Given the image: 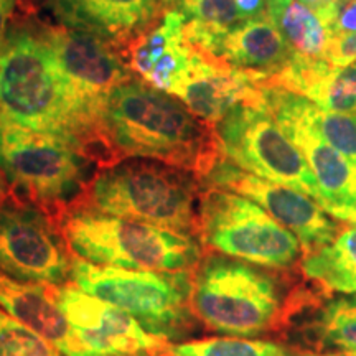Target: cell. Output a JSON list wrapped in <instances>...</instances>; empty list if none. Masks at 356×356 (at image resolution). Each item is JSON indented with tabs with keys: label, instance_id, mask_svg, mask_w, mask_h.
Returning a JSON list of instances; mask_svg holds the SVG:
<instances>
[{
	"label": "cell",
	"instance_id": "obj_12",
	"mask_svg": "<svg viewBox=\"0 0 356 356\" xmlns=\"http://www.w3.org/2000/svg\"><path fill=\"white\" fill-rule=\"evenodd\" d=\"M184 42L202 55L236 70L273 76L292 60V48L269 13L241 20L226 32H216L198 22L186 20Z\"/></svg>",
	"mask_w": 356,
	"mask_h": 356
},
{
	"label": "cell",
	"instance_id": "obj_29",
	"mask_svg": "<svg viewBox=\"0 0 356 356\" xmlns=\"http://www.w3.org/2000/svg\"><path fill=\"white\" fill-rule=\"evenodd\" d=\"M299 2L305 3L307 7L314 8L320 19L323 20V24L333 29V25H335V22L338 19V15H340L341 8H343L346 3V0H299Z\"/></svg>",
	"mask_w": 356,
	"mask_h": 356
},
{
	"label": "cell",
	"instance_id": "obj_38",
	"mask_svg": "<svg viewBox=\"0 0 356 356\" xmlns=\"http://www.w3.org/2000/svg\"><path fill=\"white\" fill-rule=\"evenodd\" d=\"M160 2H162V6H168V7H172V8H177L178 2H180V0H160Z\"/></svg>",
	"mask_w": 356,
	"mask_h": 356
},
{
	"label": "cell",
	"instance_id": "obj_16",
	"mask_svg": "<svg viewBox=\"0 0 356 356\" xmlns=\"http://www.w3.org/2000/svg\"><path fill=\"white\" fill-rule=\"evenodd\" d=\"M257 74L236 70L195 51L184 76L170 91L198 119L216 126L239 104L264 106V92Z\"/></svg>",
	"mask_w": 356,
	"mask_h": 356
},
{
	"label": "cell",
	"instance_id": "obj_24",
	"mask_svg": "<svg viewBox=\"0 0 356 356\" xmlns=\"http://www.w3.org/2000/svg\"><path fill=\"white\" fill-rule=\"evenodd\" d=\"M315 333L323 348L356 356V293L328 302L315 320Z\"/></svg>",
	"mask_w": 356,
	"mask_h": 356
},
{
	"label": "cell",
	"instance_id": "obj_36",
	"mask_svg": "<svg viewBox=\"0 0 356 356\" xmlns=\"http://www.w3.org/2000/svg\"><path fill=\"white\" fill-rule=\"evenodd\" d=\"M3 180H6V178H3L2 172H0V203L6 200V185H3Z\"/></svg>",
	"mask_w": 356,
	"mask_h": 356
},
{
	"label": "cell",
	"instance_id": "obj_8",
	"mask_svg": "<svg viewBox=\"0 0 356 356\" xmlns=\"http://www.w3.org/2000/svg\"><path fill=\"white\" fill-rule=\"evenodd\" d=\"M198 221L204 246L264 269H289L304 249L292 231L233 191L208 186L200 198Z\"/></svg>",
	"mask_w": 356,
	"mask_h": 356
},
{
	"label": "cell",
	"instance_id": "obj_13",
	"mask_svg": "<svg viewBox=\"0 0 356 356\" xmlns=\"http://www.w3.org/2000/svg\"><path fill=\"white\" fill-rule=\"evenodd\" d=\"M259 86L264 92L266 109L304 154L317 181L320 207L327 213L340 208H355L356 167L300 118L293 109L287 89L267 84Z\"/></svg>",
	"mask_w": 356,
	"mask_h": 356
},
{
	"label": "cell",
	"instance_id": "obj_11",
	"mask_svg": "<svg viewBox=\"0 0 356 356\" xmlns=\"http://www.w3.org/2000/svg\"><path fill=\"white\" fill-rule=\"evenodd\" d=\"M202 180L211 188L233 191L259 204L299 238L305 251L332 243L340 231L337 221L320 207L317 200L304 191L264 180L221 157Z\"/></svg>",
	"mask_w": 356,
	"mask_h": 356
},
{
	"label": "cell",
	"instance_id": "obj_21",
	"mask_svg": "<svg viewBox=\"0 0 356 356\" xmlns=\"http://www.w3.org/2000/svg\"><path fill=\"white\" fill-rule=\"evenodd\" d=\"M275 24L286 37L293 55L309 60H325L333 33L314 8L307 7L299 0H292L291 6L280 12Z\"/></svg>",
	"mask_w": 356,
	"mask_h": 356
},
{
	"label": "cell",
	"instance_id": "obj_30",
	"mask_svg": "<svg viewBox=\"0 0 356 356\" xmlns=\"http://www.w3.org/2000/svg\"><path fill=\"white\" fill-rule=\"evenodd\" d=\"M332 32L333 35L356 32V0H346L335 25H333Z\"/></svg>",
	"mask_w": 356,
	"mask_h": 356
},
{
	"label": "cell",
	"instance_id": "obj_25",
	"mask_svg": "<svg viewBox=\"0 0 356 356\" xmlns=\"http://www.w3.org/2000/svg\"><path fill=\"white\" fill-rule=\"evenodd\" d=\"M160 353L165 356H289V350L274 341L221 335L165 343Z\"/></svg>",
	"mask_w": 356,
	"mask_h": 356
},
{
	"label": "cell",
	"instance_id": "obj_3",
	"mask_svg": "<svg viewBox=\"0 0 356 356\" xmlns=\"http://www.w3.org/2000/svg\"><path fill=\"white\" fill-rule=\"evenodd\" d=\"M200 185L197 173L185 168L129 159L92 178L89 208L198 238Z\"/></svg>",
	"mask_w": 356,
	"mask_h": 356
},
{
	"label": "cell",
	"instance_id": "obj_15",
	"mask_svg": "<svg viewBox=\"0 0 356 356\" xmlns=\"http://www.w3.org/2000/svg\"><path fill=\"white\" fill-rule=\"evenodd\" d=\"M44 32L74 91L101 121L111 95L132 79L129 66L114 51L113 43L96 35L65 26L44 29Z\"/></svg>",
	"mask_w": 356,
	"mask_h": 356
},
{
	"label": "cell",
	"instance_id": "obj_32",
	"mask_svg": "<svg viewBox=\"0 0 356 356\" xmlns=\"http://www.w3.org/2000/svg\"><path fill=\"white\" fill-rule=\"evenodd\" d=\"M239 15L243 20L262 15L264 12V0H236Z\"/></svg>",
	"mask_w": 356,
	"mask_h": 356
},
{
	"label": "cell",
	"instance_id": "obj_27",
	"mask_svg": "<svg viewBox=\"0 0 356 356\" xmlns=\"http://www.w3.org/2000/svg\"><path fill=\"white\" fill-rule=\"evenodd\" d=\"M186 20L198 22L204 26L226 32L241 22L236 0H180L177 6Z\"/></svg>",
	"mask_w": 356,
	"mask_h": 356
},
{
	"label": "cell",
	"instance_id": "obj_14",
	"mask_svg": "<svg viewBox=\"0 0 356 356\" xmlns=\"http://www.w3.org/2000/svg\"><path fill=\"white\" fill-rule=\"evenodd\" d=\"M51 293L79 341L92 353L129 356L160 351L165 345L163 340L147 333L127 312L81 291L74 284L53 287Z\"/></svg>",
	"mask_w": 356,
	"mask_h": 356
},
{
	"label": "cell",
	"instance_id": "obj_28",
	"mask_svg": "<svg viewBox=\"0 0 356 356\" xmlns=\"http://www.w3.org/2000/svg\"><path fill=\"white\" fill-rule=\"evenodd\" d=\"M325 60L333 66H348L356 63V32L332 35Z\"/></svg>",
	"mask_w": 356,
	"mask_h": 356
},
{
	"label": "cell",
	"instance_id": "obj_5",
	"mask_svg": "<svg viewBox=\"0 0 356 356\" xmlns=\"http://www.w3.org/2000/svg\"><path fill=\"white\" fill-rule=\"evenodd\" d=\"M191 309L204 327L222 337L257 338L282 317L284 292L264 267L210 254L193 270Z\"/></svg>",
	"mask_w": 356,
	"mask_h": 356
},
{
	"label": "cell",
	"instance_id": "obj_18",
	"mask_svg": "<svg viewBox=\"0 0 356 356\" xmlns=\"http://www.w3.org/2000/svg\"><path fill=\"white\" fill-rule=\"evenodd\" d=\"M0 309L47 338L65 356H102L79 341L47 286L20 282L0 273Z\"/></svg>",
	"mask_w": 356,
	"mask_h": 356
},
{
	"label": "cell",
	"instance_id": "obj_31",
	"mask_svg": "<svg viewBox=\"0 0 356 356\" xmlns=\"http://www.w3.org/2000/svg\"><path fill=\"white\" fill-rule=\"evenodd\" d=\"M17 6H19V0H0V43L10 32V22L15 15Z\"/></svg>",
	"mask_w": 356,
	"mask_h": 356
},
{
	"label": "cell",
	"instance_id": "obj_4",
	"mask_svg": "<svg viewBox=\"0 0 356 356\" xmlns=\"http://www.w3.org/2000/svg\"><path fill=\"white\" fill-rule=\"evenodd\" d=\"M74 257L96 266L132 270H195L202 261L197 236L78 208L61 225Z\"/></svg>",
	"mask_w": 356,
	"mask_h": 356
},
{
	"label": "cell",
	"instance_id": "obj_37",
	"mask_svg": "<svg viewBox=\"0 0 356 356\" xmlns=\"http://www.w3.org/2000/svg\"><path fill=\"white\" fill-rule=\"evenodd\" d=\"M129 356H165V355H162V353H160V351H144V353L129 355Z\"/></svg>",
	"mask_w": 356,
	"mask_h": 356
},
{
	"label": "cell",
	"instance_id": "obj_34",
	"mask_svg": "<svg viewBox=\"0 0 356 356\" xmlns=\"http://www.w3.org/2000/svg\"><path fill=\"white\" fill-rule=\"evenodd\" d=\"M335 220L350 222V225H356V207L355 208H340V210H333L328 213Z\"/></svg>",
	"mask_w": 356,
	"mask_h": 356
},
{
	"label": "cell",
	"instance_id": "obj_19",
	"mask_svg": "<svg viewBox=\"0 0 356 356\" xmlns=\"http://www.w3.org/2000/svg\"><path fill=\"white\" fill-rule=\"evenodd\" d=\"M257 84L277 86L332 113H356V63L333 66L327 60L292 55L284 70Z\"/></svg>",
	"mask_w": 356,
	"mask_h": 356
},
{
	"label": "cell",
	"instance_id": "obj_35",
	"mask_svg": "<svg viewBox=\"0 0 356 356\" xmlns=\"http://www.w3.org/2000/svg\"><path fill=\"white\" fill-rule=\"evenodd\" d=\"M289 356H351L346 353H312V351H289Z\"/></svg>",
	"mask_w": 356,
	"mask_h": 356
},
{
	"label": "cell",
	"instance_id": "obj_7",
	"mask_svg": "<svg viewBox=\"0 0 356 356\" xmlns=\"http://www.w3.org/2000/svg\"><path fill=\"white\" fill-rule=\"evenodd\" d=\"M0 172L25 202L58 208L91 185L95 159L68 137L0 119Z\"/></svg>",
	"mask_w": 356,
	"mask_h": 356
},
{
	"label": "cell",
	"instance_id": "obj_33",
	"mask_svg": "<svg viewBox=\"0 0 356 356\" xmlns=\"http://www.w3.org/2000/svg\"><path fill=\"white\" fill-rule=\"evenodd\" d=\"M292 0H266L267 13L270 15V19L275 22V19L280 15V12L284 10L287 6H291Z\"/></svg>",
	"mask_w": 356,
	"mask_h": 356
},
{
	"label": "cell",
	"instance_id": "obj_2",
	"mask_svg": "<svg viewBox=\"0 0 356 356\" xmlns=\"http://www.w3.org/2000/svg\"><path fill=\"white\" fill-rule=\"evenodd\" d=\"M102 136L118 154L185 168L202 178L221 157L215 126L165 91L129 79L102 111Z\"/></svg>",
	"mask_w": 356,
	"mask_h": 356
},
{
	"label": "cell",
	"instance_id": "obj_17",
	"mask_svg": "<svg viewBox=\"0 0 356 356\" xmlns=\"http://www.w3.org/2000/svg\"><path fill=\"white\" fill-rule=\"evenodd\" d=\"M61 26L96 35L109 43L134 42L150 29L160 0H47Z\"/></svg>",
	"mask_w": 356,
	"mask_h": 356
},
{
	"label": "cell",
	"instance_id": "obj_22",
	"mask_svg": "<svg viewBox=\"0 0 356 356\" xmlns=\"http://www.w3.org/2000/svg\"><path fill=\"white\" fill-rule=\"evenodd\" d=\"M186 17L177 8H170L152 29L145 30L129 43V68L142 78L172 48L184 42V26Z\"/></svg>",
	"mask_w": 356,
	"mask_h": 356
},
{
	"label": "cell",
	"instance_id": "obj_1",
	"mask_svg": "<svg viewBox=\"0 0 356 356\" xmlns=\"http://www.w3.org/2000/svg\"><path fill=\"white\" fill-rule=\"evenodd\" d=\"M0 119L68 137L91 154L109 147L101 121L66 78L43 26L19 24L0 43Z\"/></svg>",
	"mask_w": 356,
	"mask_h": 356
},
{
	"label": "cell",
	"instance_id": "obj_23",
	"mask_svg": "<svg viewBox=\"0 0 356 356\" xmlns=\"http://www.w3.org/2000/svg\"><path fill=\"white\" fill-rule=\"evenodd\" d=\"M293 109L356 167V113H332L289 91Z\"/></svg>",
	"mask_w": 356,
	"mask_h": 356
},
{
	"label": "cell",
	"instance_id": "obj_10",
	"mask_svg": "<svg viewBox=\"0 0 356 356\" xmlns=\"http://www.w3.org/2000/svg\"><path fill=\"white\" fill-rule=\"evenodd\" d=\"M63 231L37 204L0 203V273L20 282L65 286L73 259Z\"/></svg>",
	"mask_w": 356,
	"mask_h": 356
},
{
	"label": "cell",
	"instance_id": "obj_9",
	"mask_svg": "<svg viewBox=\"0 0 356 356\" xmlns=\"http://www.w3.org/2000/svg\"><path fill=\"white\" fill-rule=\"evenodd\" d=\"M215 132L221 159L318 202L317 181L304 154L266 106H236L216 124Z\"/></svg>",
	"mask_w": 356,
	"mask_h": 356
},
{
	"label": "cell",
	"instance_id": "obj_26",
	"mask_svg": "<svg viewBox=\"0 0 356 356\" xmlns=\"http://www.w3.org/2000/svg\"><path fill=\"white\" fill-rule=\"evenodd\" d=\"M0 356H65L47 338L0 309Z\"/></svg>",
	"mask_w": 356,
	"mask_h": 356
},
{
	"label": "cell",
	"instance_id": "obj_20",
	"mask_svg": "<svg viewBox=\"0 0 356 356\" xmlns=\"http://www.w3.org/2000/svg\"><path fill=\"white\" fill-rule=\"evenodd\" d=\"M302 269L327 291L356 293V225L338 231L332 243L309 251Z\"/></svg>",
	"mask_w": 356,
	"mask_h": 356
},
{
	"label": "cell",
	"instance_id": "obj_6",
	"mask_svg": "<svg viewBox=\"0 0 356 356\" xmlns=\"http://www.w3.org/2000/svg\"><path fill=\"white\" fill-rule=\"evenodd\" d=\"M71 280L81 291L127 312L150 335L181 343L193 335V270H132L96 266L74 257Z\"/></svg>",
	"mask_w": 356,
	"mask_h": 356
}]
</instances>
